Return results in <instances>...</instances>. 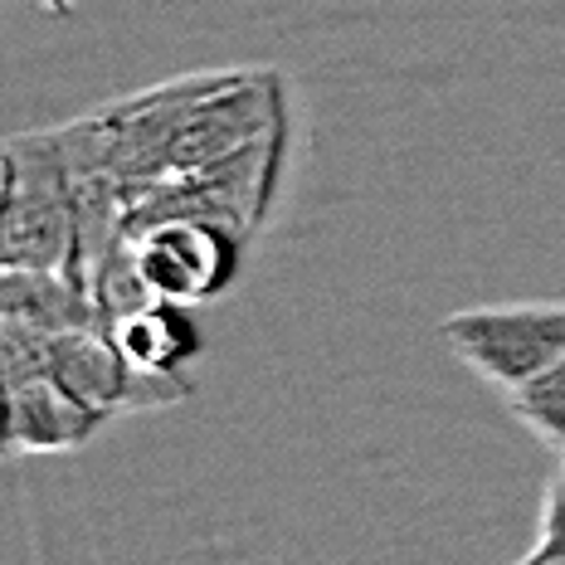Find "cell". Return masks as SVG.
Listing matches in <instances>:
<instances>
[{
  "instance_id": "obj_7",
  "label": "cell",
  "mask_w": 565,
  "mask_h": 565,
  "mask_svg": "<svg viewBox=\"0 0 565 565\" xmlns=\"http://www.w3.org/2000/svg\"><path fill=\"white\" fill-rule=\"evenodd\" d=\"M502 399H508V409L546 444V449H556L565 458V356L541 375H532L526 385L508 391Z\"/></svg>"
},
{
  "instance_id": "obj_2",
  "label": "cell",
  "mask_w": 565,
  "mask_h": 565,
  "mask_svg": "<svg viewBox=\"0 0 565 565\" xmlns=\"http://www.w3.org/2000/svg\"><path fill=\"white\" fill-rule=\"evenodd\" d=\"M439 341L502 395L565 356V302H488L439 322Z\"/></svg>"
},
{
  "instance_id": "obj_5",
  "label": "cell",
  "mask_w": 565,
  "mask_h": 565,
  "mask_svg": "<svg viewBox=\"0 0 565 565\" xmlns=\"http://www.w3.org/2000/svg\"><path fill=\"white\" fill-rule=\"evenodd\" d=\"M113 341L122 347V356L132 361L141 375H167V381H191V371L205 356V332L195 322L191 302L171 298H147L141 308L122 312L108 322Z\"/></svg>"
},
{
  "instance_id": "obj_1",
  "label": "cell",
  "mask_w": 565,
  "mask_h": 565,
  "mask_svg": "<svg viewBox=\"0 0 565 565\" xmlns=\"http://www.w3.org/2000/svg\"><path fill=\"white\" fill-rule=\"evenodd\" d=\"M0 264L6 268H74L78 278H88L58 127L54 132H20L6 147Z\"/></svg>"
},
{
  "instance_id": "obj_3",
  "label": "cell",
  "mask_w": 565,
  "mask_h": 565,
  "mask_svg": "<svg viewBox=\"0 0 565 565\" xmlns=\"http://www.w3.org/2000/svg\"><path fill=\"white\" fill-rule=\"evenodd\" d=\"M132 254L137 268L147 278V288L157 298L171 302H220L244 274V249L249 234H239L225 220L210 215H157L147 225H137L132 234Z\"/></svg>"
},
{
  "instance_id": "obj_4",
  "label": "cell",
  "mask_w": 565,
  "mask_h": 565,
  "mask_svg": "<svg viewBox=\"0 0 565 565\" xmlns=\"http://www.w3.org/2000/svg\"><path fill=\"white\" fill-rule=\"evenodd\" d=\"M98 405L78 399L68 385H58L50 371L34 381L6 385V449L10 454H74L103 434Z\"/></svg>"
},
{
  "instance_id": "obj_8",
  "label": "cell",
  "mask_w": 565,
  "mask_h": 565,
  "mask_svg": "<svg viewBox=\"0 0 565 565\" xmlns=\"http://www.w3.org/2000/svg\"><path fill=\"white\" fill-rule=\"evenodd\" d=\"M526 565H565V458L556 478L541 492V516H536V541L526 546Z\"/></svg>"
},
{
  "instance_id": "obj_6",
  "label": "cell",
  "mask_w": 565,
  "mask_h": 565,
  "mask_svg": "<svg viewBox=\"0 0 565 565\" xmlns=\"http://www.w3.org/2000/svg\"><path fill=\"white\" fill-rule=\"evenodd\" d=\"M0 317L34 322L50 337L103 322L93 282L78 278L74 268H6V278H0Z\"/></svg>"
}]
</instances>
